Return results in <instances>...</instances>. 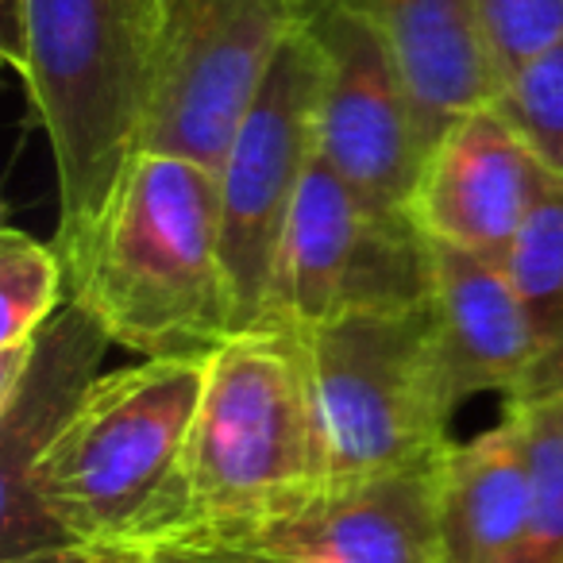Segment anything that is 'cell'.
<instances>
[{
    "label": "cell",
    "instance_id": "7",
    "mask_svg": "<svg viewBox=\"0 0 563 563\" xmlns=\"http://www.w3.org/2000/svg\"><path fill=\"white\" fill-rule=\"evenodd\" d=\"M151 81L140 151L217 170L301 0H147Z\"/></svg>",
    "mask_w": 563,
    "mask_h": 563
},
{
    "label": "cell",
    "instance_id": "9",
    "mask_svg": "<svg viewBox=\"0 0 563 563\" xmlns=\"http://www.w3.org/2000/svg\"><path fill=\"white\" fill-rule=\"evenodd\" d=\"M324 55L321 158L386 212H406L429 155L421 117L383 35L332 0H301Z\"/></svg>",
    "mask_w": 563,
    "mask_h": 563
},
{
    "label": "cell",
    "instance_id": "13",
    "mask_svg": "<svg viewBox=\"0 0 563 563\" xmlns=\"http://www.w3.org/2000/svg\"><path fill=\"white\" fill-rule=\"evenodd\" d=\"M437 467L332 486L251 544L290 563H440Z\"/></svg>",
    "mask_w": 563,
    "mask_h": 563
},
{
    "label": "cell",
    "instance_id": "16",
    "mask_svg": "<svg viewBox=\"0 0 563 563\" xmlns=\"http://www.w3.org/2000/svg\"><path fill=\"white\" fill-rule=\"evenodd\" d=\"M537 332L540 363L529 394L563 390V178L548 174L537 205L501 255ZM525 394V398H529Z\"/></svg>",
    "mask_w": 563,
    "mask_h": 563
},
{
    "label": "cell",
    "instance_id": "14",
    "mask_svg": "<svg viewBox=\"0 0 563 563\" xmlns=\"http://www.w3.org/2000/svg\"><path fill=\"white\" fill-rule=\"evenodd\" d=\"M367 20L398 63L421 117L424 143L455 117L483 109L498 93V74L478 32L475 0H332Z\"/></svg>",
    "mask_w": 563,
    "mask_h": 563
},
{
    "label": "cell",
    "instance_id": "15",
    "mask_svg": "<svg viewBox=\"0 0 563 563\" xmlns=\"http://www.w3.org/2000/svg\"><path fill=\"white\" fill-rule=\"evenodd\" d=\"M532 467L517 406L478 437L448 448L437 467L440 563H506L529 517Z\"/></svg>",
    "mask_w": 563,
    "mask_h": 563
},
{
    "label": "cell",
    "instance_id": "5",
    "mask_svg": "<svg viewBox=\"0 0 563 563\" xmlns=\"http://www.w3.org/2000/svg\"><path fill=\"white\" fill-rule=\"evenodd\" d=\"M329 452V490L429 467L452 448L460 398L429 298L298 332Z\"/></svg>",
    "mask_w": 563,
    "mask_h": 563
},
{
    "label": "cell",
    "instance_id": "6",
    "mask_svg": "<svg viewBox=\"0 0 563 563\" xmlns=\"http://www.w3.org/2000/svg\"><path fill=\"white\" fill-rule=\"evenodd\" d=\"M324 55L301 20L274 51L232 143L217 166L220 255L240 329L271 317L282 235L309 166L321 155Z\"/></svg>",
    "mask_w": 563,
    "mask_h": 563
},
{
    "label": "cell",
    "instance_id": "12",
    "mask_svg": "<svg viewBox=\"0 0 563 563\" xmlns=\"http://www.w3.org/2000/svg\"><path fill=\"white\" fill-rule=\"evenodd\" d=\"M429 309L460 406L478 394H529L540 347L501 258L429 240Z\"/></svg>",
    "mask_w": 563,
    "mask_h": 563
},
{
    "label": "cell",
    "instance_id": "22",
    "mask_svg": "<svg viewBox=\"0 0 563 563\" xmlns=\"http://www.w3.org/2000/svg\"><path fill=\"white\" fill-rule=\"evenodd\" d=\"M4 563H97V548L78 544V540H58V544L32 548V552L12 555Z\"/></svg>",
    "mask_w": 563,
    "mask_h": 563
},
{
    "label": "cell",
    "instance_id": "2",
    "mask_svg": "<svg viewBox=\"0 0 563 563\" xmlns=\"http://www.w3.org/2000/svg\"><path fill=\"white\" fill-rule=\"evenodd\" d=\"M55 243L70 301L140 360H209L240 332L217 170L197 158L135 151L109 201Z\"/></svg>",
    "mask_w": 563,
    "mask_h": 563
},
{
    "label": "cell",
    "instance_id": "4",
    "mask_svg": "<svg viewBox=\"0 0 563 563\" xmlns=\"http://www.w3.org/2000/svg\"><path fill=\"white\" fill-rule=\"evenodd\" d=\"M209 360H140L89 383L32 475L35 517L51 540L112 548L170 483Z\"/></svg>",
    "mask_w": 563,
    "mask_h": 563
},
{
    "label": "cell",
    "instance_id": "1",
    "mask_svg": "<svg viewBox=\"0 0 563 563\" xmlns=\"http://www.w3.org/2000/svg\"><path fill=\"white\" fill-rule=\"evenodd\" d=\"M329 490V452L298 332L240 329L209 355L201 401L143 540H258Z\"/></svg>",
    "mask_w": 563,
    "mask_h": 563
},
{
    "label": "cell",
    "instance_id": "8",
    "mask_svg": "<svg viewBox=\"0 0 563 563\" xmlns=\"http://www.w3.org/2000/svg\"><path fill=\"white\" fill-rule=\"evenodd\" d=\"M424 298L429 235L409 212L367 205L317 155L282 235L266 324L306 332L344 313Z\"/></svg>",
    "mask_w": 563,
    "mask_h": 563
},
{
    "label": "cell",
    "instance_id": "17",
    "mask_svg": "<svg viewBox=\"0 0 563 563\" xmlns=\"http://www.w3.org/2000/svg\"><path fill=\"white\" fill-rule=\"evenodd\" d=\"M517 406L529 440V517L506 563H563V390L506 401Z\"/></svg>",
    "mask_w": 563,
    "mask_h": 563
},
{
    "label": "cell",
    "instance_id": "3",
    "mask_svg": "<svg viewBox=\"0 0 563 563\" xmlns=\"http://www.w3.org/2000/svg\"><path fill=\"white\" fill-rule=\"evenodd\" d=\"M12 70L55 163L58 232L86 224L140 151L151 81L147 0H27Z\"/></svg>",
    "mask_w": 563,
    "mask_h": 563
},
{
    "label": "cell",
    "instance_id": "20",
    "mask_svg": "<svg viewBox=\"0 0 563 563\" xmlns=\"http://www.w3.org/2000/svg\"><path fill=\"white\" fill-rule=\"evenodd\" d=\"M475 16L498 86L563 40V0H475Z\"/></svg>",
    "mask_w": 563,
    "mask_h": 563
},
{
    "label": "cell",
    "instance_id": "21",
    "mask_svg": "<svg viewBox=\"0 0 563 563\" xmlns=\"http://www.w3.org/2000/svg\"><path fill=\"white\" fill-rule=\"evenodd\" d=\"M97 563H290L243 540H143L97 548Z\"/></svg>",
    "mask_w": 563,
    "mask_h": 563
},
{
    "label": "cell",
    "instance_id": "18",
    "mask_svg": "<svg viewBox=\"0 0 563 563\" xmlns=\"http://www.w3.org/2000/svg\"><path fill=\"white\" fill-rule=\"evenodd\" d=\"M66 298L70 294L58 243L35 240L16 224L0 228V352L32 344Z\"/></svg>",
    "mask_w": 563,
    "mask_h": 563
},
{
    "label": "cell",
    "instance_id": "10",
    "mask_svg": "<svg viewBox=\"0 0 563 563\" xmlns=\"http://www.w3.org/2000/svg\"><path fill=\"white\" fill-rule=\"evenodd\" d=\"M544 178L548 170L490 101L455 117L437 135L406 212L429 240L501 258Z\"/></svg>",
    "mask_w": 563,
    "mask_h": 563
},
{
    "label": "cell",
    "instance_id": "19",
    "mask_svg": "<svg viewBox=\"0 0 563 563\" xmlns=\"http://www.w3.org/2000/svg\"><path fill=\"white\" fill-rule=\"evenodd\" d=\"M494 109L548 174L563 178V40L501 78Z\"/></svg>",
    "mask_w": 563,
    "mask_h": 563
},
{
    "label": "cell",
    "instance_id": "11",
    "mask_svg": "<svg viewBox=\"0 0 563 563\" xmlns=\"http://www.w3.org/2000/svg\"><path fill=\"white\" fill-rule=\"evenodd\" d=\"M112 340L104 329L66 298L51 324L24 347L0 352V483H4V560L32 548L58 544L35 517L32 475L51 437L97 378L101 355Z\"/></svg>",
    "mask_w": 563,
    "mask_h": 563
}]
</instances>
